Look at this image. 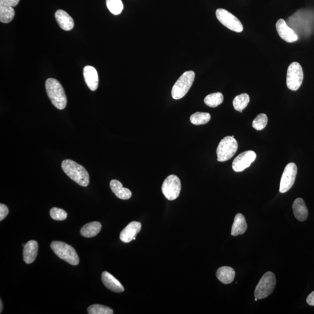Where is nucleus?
<instances>
[{"mask_svg":"<svg viewBox=\"0 0 314 314\" xmlns=\"http://www.w3.org/2000/svg\"><path fill=\"white\" fill-rule=\"evenodd\" d=\"M288 26L298 35H309L312 33L314 15L312 11L300 10L288 19Z\"/></svg>","mask_w":314,"mask_h":314,"instance_id":"nucleus-1","label":"nucleus"},{"mask_svg":"<svg viewBox=\"0 0 314 314\" xmlns=\"http://www.w3.org/2000/svg\"><path fill=\"white\" fill-rule=\"evenodd\" d=\"M62 169L72 180L83 187L88 186L90 177L86 169L80 164L71 160L62 161Z\"/></svg>","mask_w":314,"mask_h":314,"instance_id":"nucleus-2","label":"nucleus"},{"mask_svg":"<svg viewBox=\"0 0 314 314\" xmlns=\"http://www.w3.org/2000/svg\"><path fill=\"white\" fill-rule=\"evenodd\" d=\"M46 89L54 106L58 110H64L67 106V98L61 83L55 79H48L46 82Z\"/></svg>","mask_w":314,"mask_h":314,"instance_id":"nucleus-3","label":"nucleus"},{"mask_svg":"<svg viewBox=\"0 0 314 314\" xmlns=\"http://www.w3.org/2000/svg\"><path fill=\"white\" fill-rule=\"evenodd\" d=\"M53 251L59 258L73 265L79 263V258L75 250L64 242L55 241L50 245Z\"/></svg>","mask_w":314,"mask_h":314,"instance_id":"nucleus-4","label":"nucleus"},{"mask_svg":"<svg viewBox=\"0 0 314 314\" xmlns=\"http://www.w3.org/2000/svg\"><path fill=\"white\" fill-rule=\"evenodd\" d=\"M195 78L193 71L185 72L173 85L172 96L173 99L179 100L185 97L191 88Z\"/></svg>","mask_w":314,"mask_h":314,"instance_id":"nucleus-5","label":"nucleus"},{"mask_svg":"<svg viewBox=\"0 0 314 314\" xmlns=\"http://www.w3.org/2000/svg\"><path fill=\"white\" fill-rule=\"evenodd\" d=\"M276 283V277L273 272H266L256 286L254 292L255 297L261 300L268 297L274 292Z\"/></svg>","mask_w":314,"mask_h":314,"instance_id":"nucleus-6","label":"nucleus"},{"mask_svg":"<svg viewBox=\"0 0 314 314\" xmlns=\"http://www.w3.org/2000/svg\"><path fill=\"white\" fill-rule=\"evenodd\" d=\"M238 148L237 140L232 136H226L221 140L217 149V160L225 162L234 156Z\"/></svg>","mask_w":314,"mask_h":314,"instance_id":"nucleus-7","label":"nucleus"},{"mask_svg":"<svg viewBox=\"0 0 314 314\" xmlns=\"http://www.w3.org/2000/svg\"><path fill=\"white\" fill-rule=\"evenodd\" d=\"M304 74L303 68L299 63L292 62L288 69L286 84L289 89L296 91L300 88L303 83Z\"/></svg>","mask_w":314,"mask_h":314,"instance_id":"nucleus-8","label":"nucleus"},{"mask_svg":"<svg viewBox=\"0 0 314 314\" xmlns=\"http://www.w3.org/2000/svg\"><path fill=\"white\" fill-rule=\"evenodd\" d=\"M181 191V182L177 176L170 175L164 181L162 191L166 198L172 201L178 198Z\"/></svg>","mask_w":314,"mask_h":314,"instance_id":"nucleus-9","label":"nucleus"},{"mask_svg":"<svg viewBox=\"0 0 314 314\" xmlns=\"http://www.w3.org/2000/svg\"><path fill=\"white\" fill-rule=\"evenodd\" d=\"M216 17L223 26L231 31L238 33L243 31V26L240 21L225 9H218L216 11Z\"/></svg>","mask_w":314,"mask_h":314,"instance_id":"nucleus-10","label":"nucleus"},{"mask_svg":"<svg viewBox=\"0 0 314 314\" xmlns=\"http://www.w3.org/2000/svg\"><path fill=\"white\" fill-rule=\"evenodd\" d=\"M297 173V167L295 163H289L284 170L281 178L279 191L285 193L288 191L293 186Z\"/></svg>","mask_w":314,"mask_h":314,"instance_id":"nucleus-11","label":"nucleus"},{"mask_svg":"<svg viewBox=\"0 0 314 314\" xmlns=\"http://www.w3.org/2000/svg\"><path fill=\"white\" fill-rule=\"evenodd\" d=\"M257 155L253 151L242 152L235 158L232 163V168L236 172L243 171L256 160Z\"/></svg>","mask_w":314,"mask_h":314,"instance_id":"nucleus-12","label":"nucleus"},{"mask_svg":"<svg viewBox=\"0 0 314 314\" xmlns=\"http://www.w3.org/2000/svg\"><path fill=\"white\" fill-rule=\"evenodd\" d=\"M20 0H0V21L8 23L13 20L15 10L13 7L18 4Z\"/></svg>","mask_w":314,"mask_h":314,"instance_id":"nucleus-13","label":"nucleus"},{"mask_svg":"<svg viewBox=\"0 0 314 314\" xmlns=\"http://www.w3.org/2000/svg\"><path fill=\"white\" fill-rule=\"evenodd\" d=\"M276 28L279 37L288 43H291L297 41L298 37L296 33L288 25L285 20L280 19L277 21Z\"/></svg>","mask_w":314,"mask_h":314,"instance_id":"nucleus-14","label":"nucleus"},{"mask_svg":"<svg viewBox=\"0 0 314 314\" xmlns=\"http://www.w3.org/2000/svg\"><path fill=\"white\" fill-rule=\"evenodd\" d=\"M142 229V224L136 221H133L128 224L121 233L120 239L124 243H129L133 240L136 235L138 234Z\"/></svg>","mask_w":314,"mask_h":314,"instance_id":"nucleus-15","label":"nucleus"},{"mask_svg":"<svg viewBox=\"0 0 314 314\" xmlns=\"http://www.w3.org/2000/svg\"><path fill=\"white\" fill-rule=\"evenodd\" d=\"M83 76L89 88L92 91H96L99 82L97 70L91 66H86L83 70Z\"/></svg>","mask_w":314,"mask_h":314,"instance_id":"nucleus-16","label":"nucleus"},{"mask_svg":"<svg viewBox=\"0 0 314 314\" xmlns=\"http://www.w3.org/2000/svg\"><path fill=\"white\" fill-rule=\"evenodd\" d=\"M101 280L107 288L115 293H122L125 291L124 286L118 279L109 272L104 271L101 275Z\"/></svg>","mask_w":314,"mask_h":314,"instance_id":"nucleus-17","label":"nucleus"},{"mask_svg":"<svg viewBox=\"0 0 314 314\" xmlns=\"http://www.w3.org/2000/svg\"><path fill=\"white\" fill-rule=\"evenodd\" d=\"M38 249V243L35 240L29 241L25 244L23 251V256L24 261L26 264H31L35 261L37 256Z\"/></svg>","mask_w":314,"mask_h":314,"instance_id":"nucleus-18","label":"nucleus"},{"mask_svg":"<svg viewBox=\"0 0 314 314\" xmlns=\"http://www.w3.org/2000/svg\"><path fill=\"white\" fill-rule=\"evenodd\" d=\"M55 18L60 28L65 31H70L74 28V21L65 11L59 10L55 14Z\"/></svg>","mask_w":314,"mask_h":314,"instance_id":"nucleus-19","label":"nucleus"},{"mask_svg":"<svg viewBox=\"0 0 314 314\" xmlns=\"http://www.w3.org/2000/svg\"><path fill=\"white\" fill-rule=\"evenodd\" d=\"M293 210L296 219L301 222L307 219L309 211L305 202L301 198L295 200L293 204Z\"/></svg>","mask_w":314,"mask_h":314,"instance_id":"nucleus-20","label":"nucleus"},{"mask_svg":"<svg viewBox=\"0 0 314 314\" xmlns=\"http://www.w3.org/2000/svg\"><path fill=\"white\" fill-rule=\"evenodd\" d=\"M247 229V222L244 215L240 213L236 214L232 227L231 235L233 236L243 235Z\"/></svg>","mask_w":314,"mask_h":314,"instance_id":"nucleus-21","label":"nucleus"},{"mask_svg":"<svg viewBox=\"0 0 314 314\" xmlns=\"http://www.w3.org/2000/svg\"><path fill=\"white\" fill-rule=\"evenodd\" d=\"M236 272L232 267H222L218 269L216 276L218 279L225 285L231 283L234 280Z\"/></svg>","mask_w":314,"mask_h":314,"instance_id":"nucleus-22","label":"nucleus"},{"mask_svg":"<svg viewBox=\"0 0 314 314\" xmlns=\"http://www.w3.org/2000/svg\"><path fill=\"white\" fill-rule=\"evenodd\" d=\"M110 187L116 197L122 200H128L131 197L129 189L122 186L121 182L117 180H112L110 182Z\"/></svg>","mask_w":314,"mask_h":314,"instance_id":"nucleus-23","label":"nucleus"},{"mask_svg":"<svg viewBox=\"0 0 314 314\" xmlns=\"http://www.w3.org/2000/svg\"><path fill=\"white\" fill-rule=\"evenodd\" d=\"M101 227V224L98 222L87 223L80 230V234L85 238H93L100 233Z\"/></svg>","mask_w":314,"mask_h":314,"instance_id":"nucleus-24","label":"nucleus"},{"mask_svg":"<svg viewBox=\"0 0 314 314\" xmlns=\"http://www.w3.org/2000/svg\"><path fill=\"white\" fill-rule=\"evenodd\" d=\"M250 102L249 95L246 93H243L237 95L233 101V107L238 111L241 112L246 108Z\"/></svg>","mask_w":314,"mask_h":314,"instance_id":"nucleus-25","label":"nucleus"},{"mask_svg":"<svg viewBox=\"0 0 314 314\" xmlns=\"http://www.w3.org/2000/svg\"><path fill=\"white\" fill-rule=\"evenodd\" d=\"M223 101V95L221 92H214L207 95L204 98V103L207 106L215 108L220 106Z\"/></svg>","mask_w":314,"mask_h":314,"instance_id":"nucleus-26","label":"nucleus"},{"mask_svg":"<svg viewBox=\"0 0 314 314\" xmlns=\"http://www.w3.org/2000/svg\"><path fill=\"white\" fill-rule=\"evenodd\" d=\"M210 119L211 115L209 113L200 112L193 113L190 118L191 123L195 125H205L207 124Z\"/></svg>","mask_w":314,"mask_h":314,"instance_id":"nucleus-27","label":"nucleus"},{"mask_svg":"<svg viewBox=\"0 0 314 314\" xmlns=\"http://www.w3.org/2000/svg\"><path fill=\"white\" fill-rule=\"evenodd\" d=\"M108 9L112 14L118 16L124 10V4L121 0H106Z\"/></svg>","mask_w":314,"mask_h":314,"instance_id":"nucleus-28","label":"nucleus"},{"mask_svg":"<svg viewBox=\"0 0 314 314\" xmlns=\"http://www.w3.org/2000/svg\"><path fill=\"white\" fill-rule=\"evenodd\" d=\"M89 314H112L113 311L110 307L100 304L92 305L88 308Z\"/></svg>","mask_w":314,"mask_h":314,"instance_id":"nucleus-29","label":"nucleus"},{"mask_svg":"<svg viewBox=\"0 0 314 314\" xmlns=\"http://www.w3.org/2000/svg\"><path fill=\"white\" fill-rule=\"evenodd\" d=\"M268 123L267 116L264 113H260L253 122V127L257 130H262Z\"/></svg>","mask_w":314,"mask_h":314,"instance_id":"nucleus-30","label":"nucleus"},{"mask_svg":"<svg viewBox=\"0 0 314 314\" xmlns=\"http://www.w3.org/2000/svg\"><path fill=\"white\" fill-rule=\"evenodd\" d=\"M50 214L52 219L56 221H63L67 219V212L64 209L54 207L51 209Z\"/></svg>","mask_w":314,"mask_h":314,"instance_id":"nucleus-31","label":"nucleus"},{"mask_svg":"<svg viewBox=\"0 0 314 314\" xmlns=\"http://www.w3.org/2000/svg\"><path fill=\"white\" fill-rule=\"evenodd\" d=\"M8 208L4 204H0V221H2L8 214Z\"/></svg>","mask_w":314,"mask_h":314,"instance_id":"nucleus-32","label":"nucleus"},{"mask_svg":"<svg viewBox=\"0 0 314 314\" xmlns=\"http://www.w3.org/2000/svg\"><path fill=\"white\" fill-rule=\"evenodd\" d=\"M306 301L307 304L310 306H314V291L308 296Z\"/></svg>","mask_w":314,"mask_h":314,"instance_id":"nucleus-33","label":"nucleus"},{"mask_svg":"<svg viewBox=\"0 0 314 314\" xmlns=\"http://www.w3.org/2000/svg\"><path fill=\"white\" fill-rule=\"evenodd\" d=\"M0 305H1V307H0V313H1L2 312V300L0 301Z\"/></svg>","mask_w":314,"mask_h":314,"instance_id":"nucleus-34","label":"nucleus"},{"mask_svg":"<svg viewBox=\"0 0 314 314\" xmlns=\"http://www.w3.org/2000/svg\"><path fill=\"white\" fill-rule=\"evenodd\" d=\"M259 300V299H258V298H255V301H257V300Z\"/></svg>","mask_w":314,"mask_h":314,"instance_id":"nucleus-35","label":"nucleus"}]
</instances>
